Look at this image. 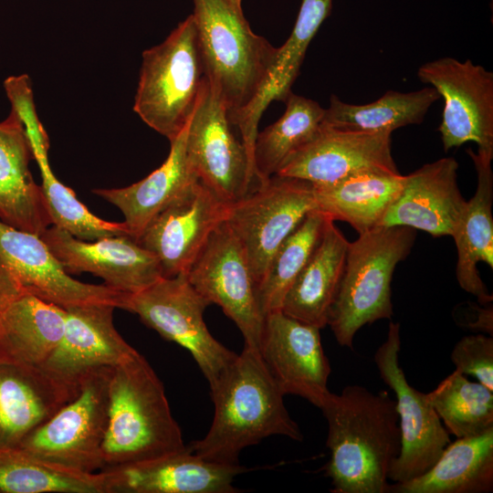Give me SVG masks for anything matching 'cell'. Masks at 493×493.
I'll return each mask as SVG.
<instances>
[{
  "label": "cell",
  "instance_id": "obj_1",
  "mask_svg": "<svg viewBox=\"0 0 493 493\" xmlns=\"http://www.w3.org/2000/svg\"><path fill=\"white\" fill-rule=\"evenodd\" d=\"M320 409L328 425L331 491L389 493V471L401 450L395 400L386 391L347 385L330 392Z\"/></svg>",
  "mask_w": 493,
  "mask_h": 493
},
{
  "label": "cell",
  "instance_id": "obj_2",
  "mask_svg": "<svg viewBox=\"0 0 493 493\" xmlns=\"http://www.w3.org/2000/svg\"><path fill=\"white\" fill-rule=\"evenodd\" d=\"M210 396L215 406L212 425L203 438L186 446L203 459L236 465L244 448L270 435L303 439L257 349L244 345L210 386Z\"/></svg>",
  "mask_w": 493,
  "mask_h": 493
},
{
  "label": "cell",
  "instance_id": "obj_3",
  "mask_svg": "<svg viewBox=\"0 0 493 493\" xmlns=\"http://www.w3.org/2000/svg\"><path fill=\"white\" fill-rule=\"evenodd\" d=\"M109 401L100 470L186 447L162 381L138 351L112 367Z\"/></svg>",
  "mask_w": 493,
  "mask_h": 493
},
{
  "label": "cell",
  "instance_id": "obj_4",
  "mask_svg": "<svg viewBox=\"0 0 493 493\" xmlns=\"http://www.w3.org/2000/svg\"><path fill=\"white\" fill-rule=\"evenodd\" d=\"M192 15L205 78L236 127L265 85L278 47L226 0H194Z\"/></svg>",
  "mask_w": 493,
  "mask_h": 493
},
{
  "label": "cell",
  "instance_id": "obj_5",
  "mask_svg": "<svg viewBox=\"0 0 493 493\" xmlns=\"http://www.w3.org/2000/svg\"><path fill=\"white\" fill-rule=\"evenodd\" d=\"M415 229L380 226L349 242L340 287L328 324L343 347L352 348L356 332L378 320L391 319V281L397 264L407 257Z\"/></svg>",
  "mask_w": 493,
  "mask_h": 493
},
{
  "label": "cell",
  "instance_id": "obj_6",
  "mask_svg": "<svg viewBox=\"0 0 493 493\" xmlns=\"http://www.w3.org/2000/svg\"><path fill=\"white\" fill-rule=\"evenodd\" d=\"M205 79L190 15L163 42L143 51L133 110L171 142L189 122Z\"/></svg>",
  "mask_w": 493,
  "mask_h": 493
},
{
  "label": "cell",
  "instance_id": "obj_7",
  "mask_svg": "<svg viewBox=\"0 0 493 493\" xmlns=\"http://www.w3.org/2000/svg\"><path fill=\"white\" fill-rule=\"evenodd\" d=\"M112 367H100L80 381L78 394L26 435L18 447L46 461L87 473L101 469L109 421Z\"/></svg>",
  "mask_w": 493,
  "mask_h": 493
},
{
  "label": "cell",
  "instance_id": "obj_8",
  "mask_svg": "<svg viewBox=\"0 0 493 493\" xmlns=\"http://www.w3.org/2000/svg\"><path fill=\"white\" fill-rule=\"evenodd\" d=\"M211 305L189 282L186 273L163 277L146 288L127 295L122 309L163 339L188 351L212 386L236 357L208 330L205 309Z\"/></svg>",
  "mask_w": 493,
  "mask_h": 493
},
{
  "label": "cell",
  "instance_id": "obj_9",
  "mask_svg": "<svg viewBox=\"0 0 493 493\" xmlns=\"http://www.w3.org/2000/svg\"><path fill=\"white\" fill-rule=\"evenodd\" d=\"M314 209L311 183L278 174L230 205L226 223L245 253L257 287L276 250Z\"/></svg>",
  "mask_w": 493,
  "mask_h": 493
},
{
  "label": "cell",
  "instance_id": "obj_10",
  "mask_svg": "<svg viewBox=\"0 0 493 493\" xmlns=\"http://www.w3.org/2000/svg\"><path fill=\"white\" fill-rule=\"evenodd\" d=\"M233 126L205 79L187 125L186 154L198 180L228 204L259 185L253 162Z\"/></svg>",
  "mask_w": 493,
  "mask_h": 493
},
{
  "label": "cell",
  "instance_id": "obj_11",
  "mask_svg": "<svg viewBox=\"0 0 493 493\" xmlns=\"http://www.w3.org/2000/svg\"><path fill=\"white\" fill-rule=\"evenodd\" d=\"M400 350V324L391 321L386 339L373 360L380 377L396 397L401 450L388 476L394 483L406 482L426 472L451 442L426 393L408 383L399 364Z\"/></svg>",
  "mask_w": 493,
  "mask_h": 493
},
{
  "label": "cell",
  "instance_id": "obj_12",
  "mask_svg": "<svg viewBox=\"0 0 493 493\" xmlns=\"http://www.w3.org/2000/svg\"><path fill=\"white\" fill-rule=\"evenodd\" d=\"M417 76L444 100L438 128L444 150L473 142L477 152L493 158V73L446 57L423 64Z\"/></svg>",
  "mask_w": 493,
  "mask_h": 493
},
{
  "label": "cell",
  "instance_id": "obj_13",
  "mask_svg": "<svg viewBox=\"0 0 493 493\" xmlns=\"http://www.w3.org/2000/svg\"><path fill=\"white\" fill-rule=\"evenodd\" d=\"M186 277L201 296L236 323L244 345L258 350L265 315L248 261L226 221L212 233Z\"/></svg>",
  "mask_w": 493,
  "mask_h": 493
},
{
  "label": "cell",
  "instance_id": "obj_14",
  "mask_svg": "<svg viewBox=\"0 0 493 493\" xmlns=\"http://www.w3.org/2000/svg\"><path fill=\"white\" fill-rule=\"evenodd\" d=\"M230 205L197 179L161 210L136 240L159 259L164 278L186 273L226 221Z\"/></svg>",
  "mask_w": 493,
  "mask_h": 493
},
{
  "label": "cell",
  "instance_id": "obj_15",
  "mask_svg": "<svg viewBox=\"0 0 493 493\" xmlns=\"http://www.w3.org/2000/svg\"><path fill=\"white\" fill-rule=\"evenodd\" d=\"M320 329L281 310L265 317L259 354L284 395L293 394L320 408L330 393V365Z\"/></svg>",
  "mask_w": 493,
  "mask_h": 493
},
{
  "label": "cell",
  "instance_id": "obj_16",
  "mask_svg": "<svg viewBox=\"0 0 493 493\" xmlns=\"http://www.w3.org/2000/svg\"><path fill=\"white\" fill-rule=\"evenodd\" d=\"M40 237L68 274L91 273L126 295L163 277L159 259L128 235L85 241L52 225Z\"/></svg>",
  "mask_w": 493,
  "mask_h": 493
},
{
  "label": "cell",
  "instance_id": "obj_17",
  "mask_svg": "<svg viewBox=\"0 0 493 493\" xmlns=\"http://www.w3.org/2000/svg\"><path fill=\"white\" fill-rule=\"evenodd\" d=\"M0 260L23 289L63 309L109 303L122 309L126 294L104 284L84 283L68 274L40 236L0 220Z\"/></svg>",
  "mask_w": 493,
  "mask_h": 493
},
{
  "label": "cell",
  "instance_id": "obj_18",
  "mask_svg": "<svg viewBox=\"0 0 493 493\" xmlns=\"http://www.w3.org/2000/svg\"><path fill=\"white\" fill-rule=\"evenodd\" d=\"M369 171L399 173L391 152V134L341 130L321 122L277 174L323 185Z\"/></svg>",
  "mask_w": 493,
  "mask_h": 493
},
{
  "label": "cell",
  "instance_id": "obj_19",
  "mask_svg": "<svg viewBox=\"0 0 493 493\" xmlns=\"http://www.w3.org/2000/svg\"><path fill=\"white\" fill-rule=\"evenodd\" d=\"M239 464L203 459L184 449L152 459L100 470L104 493H235Z\"/></svg>",
  "mask_w": 493,
  "mask_h": 493
},
{
  "label": "cell",
  "instance_id": "obj_20",
  "mask_svg": "<svg viewBox=\"0 0 493 493\" xmlns=\"http://www.w3.org/2000/svg\"><path fill=\"white\" fill-rule=\"evenodd\" d=\"M115 309L109 303L65 309L63 336L41 367L64 383L79 385L89 372L115 367L132 356L137 351L114 326Z\"/></svg>",
  "mask_w": 493,
  "mask_h": 493
},
{
  "label": "cell",
  "instance_id": "obj_21",
  "mask_svg": "<svg viewBox=\"0 0 493 493\" xmlns=\"http://www.w3.org/2000/svg\"><path fill=\"white\" fill-rule=\"evenodd\" d=\"M458 163L445 157L404 175L402 190L381 226H404L435 237L453 236L466 210L467 201L457 185Z\"/></svg>",
  "mask_w": 493,
  "mask_h": 493
},
{
  "label": "cell",
  "instance_id": "obj_22",
  "mask_svg": "<svg viewBox=\"0 0 493 493\" xmlns=\"http://www.w3.org/2000/svg\"><path fill=\"white\" fill-rule=\"evenodd\" d=\"M79 387L57 379L42 367L0 360V450L17 446L72 400Z\"/></svg>",
  "mask_w": 493,
  "mask_h": 493
},
{
  "label": "cell",
  "instance_id": "obj_23",
  "mask_svg": "<svg viewBox=\"0 0 493 493\" xmlns=\"http://www.w3.org/2000/svg\"><path fill=\"white\" fill-rule=\"evenodd\" d=\"M34 158L22 121L11 109L0 121V220L40 236L52 226L41 185L29 170Z\"/></svg>",
  "mask_w": 493,
  "mask_h": 493
},
{
  "label": "cell",
  "instance_id": "obj_24",
  "mask_svg": "<svg viewBox=\"0 0 493 493\" xmlns=\"http://www.w3.org/2000/svg\"><path fill=\"white\" fill-rule=\"evenodd\" d=\"M348 246L344 235L329 219L280 310L299 321L324 328L342 278Z\"/></svg>",
  "mask_w": 493,
  "mask_h": 493
},
{
  "label": "cell",
  "instance_id": "obj_25",
  "mask_svg": "<svg viewBox=\"0 0 493 493\" xmlns=\"http://www.w3.org/2000/svg\"><path fill=\"white\" fill-rule=\"evenodd\" d=\"M467 152L474 163L477 184L472 198L467 202L463 218L453 235L456 249V279L459 286L475 296L482 305L492 301L477 270V263L484 262L493 267V173L492 157Z\"/></svg>",
  "mask_w": 493,
  "mask_h": 493
},
{
  "label": "cell",
  "instance_id": "obj_26",
  "mask_svg": "<svg viewBox=\"0 0 493 493\" xmlns=\"http://www.w3.org/2000/svg\"><path fill=\"white\" fill-rule=\"evenodd\" d=\"M187 125L170 142L171 149L164 163L145 178L122 188L92 190L93 194L120 209L129 235L134 239L161 210L198 179L187 159Z\"/></svg>",
  "mask_w": 493,
  "mask_h": 493
},
{
  "label": "cell",
  "instance_id": "obj_27",
  "mask_svg": "<svg viewBox=\"0 0 493 493\" xmlns=\"http://www.w3.org/2000/svg\"><path fill=\"white\" fill-rule=\"evenodd\" d=\"M66 309L23 291L0 318V360L41 367L58 345Z\"/></svg>",
  "mask_w": 493,
  "mask_h": 493
},
{
  "label": "cell",
  "instance_id": "obj_28",
  "mask_svg": "<svg viewBox=\"0 0 493 493\" xmlns=\"http://www.w3.org/2000/svg\"><path fill=\"white\" fill-rule=\"evenodd\" d=\"M404 181L400 173L369 171L330 184H313L316 209L330 220L346 222L362 234L381 226Z\"/></svg>",
  "mask_w": 493,
  "mask_h": 493
},
{
  "label": "cell",
  "instance_id": "obj_29",
  "mask_svg": "<svg viewBox=\"0 0 493 493\" xmlns=\"http://www.w3.org/2000/svg\"><path fill=\"white\" fill-rule=\"evenodd\" d=\"M493 490V430L456 441L424 474L390 484L394 493H489Z\"/></svg>",
  "mask_w": 493,
  "mask_h": 493
},
{
  "label": "cell",
  "instance_id": "obj_30",
  "mask_svg": "<svg viewBox=\"0 0 493 493\" xmlns=\"http://www.w3.org/2000/svg\"><path fill=\"white\" fill-rule=\"evenodd\" d=\"M332 0H301L299 12L259 94L236 126L252 162L257 125L267 107L274 100L285 101L291 92L307 48L323 21L329 16Z\"/></svg>",
  "mask_w": 493,
  "mask_h": 493
},
{
  "label": "cell",
  "instance_id": "obj_31",
  "mask_svg": "<svg viewBox=\"0 0 493 493\" xmlns=\"http://www.w3.org/2000/svg\"><path fill=\"white\" fill-rule=\"evenodd\" d=\"M439 98L433 87L410 92L388 90L363 105L346 103L332 95L322 123L346 131L391 134L398 128L421 123Z\"/></svg>",
  "mask_w": 493,
  "mask_h": 493
},
{
  "label": "cell",
  "instance_id": "obj_32",
  "mask_svg": "<svg viewBox=\"0 0 493 493\" xmlns=\"http://www.w3.org/2000/svg\"><path fill=\"white\" fill-rule=\"evenodd\" d=\"M284 102L283 115L256 137L253 159L259 184L277 174L288 158L315 135L324 117L325 109L310 99L290 92Z\"/></svg>",
  "mask_w": 493,
  "mask_h": 493
},
{
  "label": "cell",
  "instance_id": "obj_33",
  "mask_svg": "<svg viewBox=\"0 0 493 493\" xmlns=\"http://www.w3.org/2000/svg\"><path fill=\"white\" fill-rule=\"evenodd\" d=\"M1 493H104L99 472L70 469L18 446L0 450Z\"/></svg>",
  "mask_w": 493,
  "mask_h": 493
},
{
  "label": "cell",
  "instance_id": "obj_34",
  "mask_svg": "<svg viewBox=\"0 0 493 493\" xmlns=\"http://www.w3.org/2000/svg\"><path fill=\"white\" fill-rule=\"evenodd\" d=\"M426 397L447 432L456 438L493 430V391L456 370Z\"/></svg>",
  "mask_w": 493,
  "mask_h": 493
},
{
  "label": "cell",
  "instance_id": "obj_35",
  "mask_svg": "<svg viewBox=\"0 0 493 493\" xmlns=\"http://www.w3.org/2000/svg\"><path fill=\"white\" fill-rule=\"evenodd\" d=\"M328 220L319 210L309 211L276 250L257 289L265 317L281 309L288 289L309 258Z\"/></svg>",
  "mask_w": 493,
  "mask_h": 493
},
{
  "label": "cell",
  "instance_id": "obj_36",
  "mask_svg": "<svg viewBox=\"0 0 493 493\" xmlns=\"http://www.w3.org/2000/svg\"><path fill=\"white\" fill-rule=\"evenodd\" d=\"M32 151L40 170L41 188L53 226L85 241L111 236H130L123 222H110L98 217L77 198L69 187L55 176L48 163V144L40 143Z\"/></svg>",
  "mask_w": 493,
  "mask_h": 493
},
{
  "label": "cell",
  "instance_id": "obj_37",
  "mask_svg": "<svg viewBox=\"0 0 493 493\" xmlns=\"http://www.w3.org/2000/svg\"><path fill=\"white\" fill-rule=\"evenodd\" d=\"M456 370L470 375L493 391V338L484 334L463 337L452 350Z\"/></svg>",
  "mask_w": 493,
  "mask_h": 493
},
{
  "label": "cell",
  "instance_id": "obj_38",
  "mask_svg": "<svg viewBox=\"0 0 493 493\" xmlns=\"http://www.w3.org/2000/svg\"><path fill=\"white\" fill-rule=\"evenodd\" d=\"M23 291L17 279L0 260V318L11 301Z\"/></svg>",
  "mask_w": 493,
  "mask_h": 493
},
{
  "label": "cell",
  "instance_id": "obj_39",
  "mask_svg": "<svg viewBox=\"0 0 493 493\" xmlns=\"http://www.w3.org/2000/svg\"><path fill=\"white\" fill-rule=\"evenodd\" d=\"M232 6H234L237 10L242 11L241 7V2L242 0H226Z\"/></svg>",
  "mask_w": 493,
  "mask_h": 493
}]
</instances>
